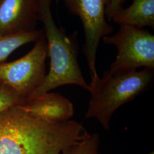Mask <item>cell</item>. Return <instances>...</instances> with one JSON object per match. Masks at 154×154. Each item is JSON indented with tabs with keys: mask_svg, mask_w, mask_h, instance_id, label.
Masks as SVG:
<instances>
[{
	"mask_svg": "<svg viewBox=\"0 0 154 154\" xmlns=\"http://www.w3.org/2000/svg\"><path fill=\"white\" fill-rule=\"evenodd\" d=\"M86 131L79 122L50 123L13 106L0 112V154H61Z\"/></svg>",
	"mask_w": 154,
	"mask_h": 154,
	"instance_id": "obj_1",
	"label": "cell"
},
{
	"mask_svg": "<svg viewBox=\"0 0 154 154\" xmlns=\"http://www.w3.org/2000/svg\"><path fill=\"white\" fill-rule=\"evenodd\" d=\"M51 2L39 0V21L44 25L49 70L29 100L66 85H77L90 91L78 61L79 48L75 35H68L57 25L51 9Z\"/></svg>",
	"mask_w": 154,
	"mask_h": 154,
	"instance_id": "obj_2",
	"label": "cell"
},
{
	"mask_svg": "<svg viewBox=\"0 0 154 154\" xmlns=\"http://www.w3.org/2000/svg\"><path fill=\"white\" fill-rule=\"evenodd\" d=\"M154 79V69L151 68L106 71L102 78L89 84L91 98L85 117L95 118L103 129L108 130L117 109L144 92Z\"/></svg>",
	"mask_w": 154,
	"mask_h": 154,
	"instance_id": "obj_3",
	"label": "cell"
},
{
	"mask_svg": "<svg viewBox=\"0 0 154 154\" xmlns=\"http://www.w3.org/2000/svg\"><path fill=\"white\" fill-rule=\"evenodd\" d=\"M47 58L48 47L44 35L21 58L11 62H0V81L25 103L44 80Z\"/></svg>",
	"mask_w": 154,
	"mask_h": 154,
	"instance_id": "obj_4",
	"label": "cell"
},
{
	"mask_svg": "<svg viewBox=\"0 0 154 154\" xmlns=\"http://www.w3.org/2000/svg\"><path fill=\"white\" fill-rule=\"evenodd\" d=\"M106 44L115 46L118 51L116 60L110 66V72L154 69V35L147 30L121 25L118 31L105 36Z\"/></svg>",
	"mask_w": 154,
	"mask_h": 154,
	"instance_id": "obj_5",
	"label": "cell"
},
{
	"mask_svg": "<svg viewBox=\"0 0 154 154\" xmlns=\"http://www.w3.org/2000/svg\"><path fill=\"white\" fill-rule=\"evenodd\" d=\"M63 1L69 11L78 16L81 20L85 34L83 53L86 58L91 82H93L99 77L96 68L99 42L114 30L106 21V11L110 0Z\"/></svg>",
	"mask_w": 154,
	"mask_h": 154,
	"instance_id": "obj_6",
	"label": "cell"
},
{
	"mask_svg": "<svg viewBox=\"0 0 154 154\" xmlns=\"http://www.w3.org/2000/svg\"><path fill=\"white\" fill-rule=\"evenodd\" d=\"M39 21V0H0V35L34 30Z\"/></svg>",
	"mask_w": 154,
	"mask_h": 154,
	"instance_id": "obj_7",
	"label": "cell"
},
{
	"mask_svg": "<svg viewBox=\"0 0 154 154\" xmlns=\"http://www.w3.org/2000/svg\"><path fill=\"white\" fill-rule=\"evenodd\" d=\"M20 106L32 115L50 123L68 121L74 113L72 102L59 93L48 92Z\"/></svg>",
	"mask_w": 154,
	"mask_h": 154,
	"instance_id": "obj_8",
	"label": "cell"
},
{
	"mask_svg": "<svg viewBox=\"0 0 154 154\" xmlns=\"http://www.w3.org/2000/svg\"><path fill=\"white\" fill-rule=\"evenodd\" d=\"M120 25L154 28V0H132L131 5L121 8L112 18Z\"/></svg>",
	"mask_w": 154,
	"mask_h": 154,
	"instance_id": "obj_9",
	"label": "cell"
},
{
	"mask_svg": "<svg viewBox=\"0 0 154 154\" xmlns=\"http://www.w3.org/2000/svg\"><path fill=\"white\" fill-rule=\"evenodd\" d=\"M44 35V30L39 29L14 35H0V62H5L18 48L32 42L35 43Z\"/></svg>",
	"mask_w": 154,
	"mask_h": 154,
	"instance_id": "obj_10",
	"label": "cell"
},
{
	"mask_svg": "<svg viewBox=\"0 0 154 154\" xmlns=\"http://www.w3.org/2000/svg\"><path fill=\"white\" fill-rule=\"evenodd\" d=\"M99 147V134H90L86 131L82 138L65 149L61 154H100Z\"/></svg>",
	"mask_w": 154,
	"mask_h": 154,
	"instance_id": "obj_11",
	"label": "cell"
},
{
	"mask_svg": "<svg viewBox=\"0 0 154 154\" xmlns=\"http://www.w3.org/2000/svg\"><path fill=\"white\" fill-rule=\"evenodd\" d=\"M23 103V100L20 97L0 81V112Z\"/></svg>",
	"mask_w": 154,
	"mask_h": 154,
	"instance_id": "obj_12",
	"label": "cell"
},
{
	"mask_svg": "<svg viewBox=\"0 0 154 154\" xmlns=\"http://www.w3.org/2000/svg\"><path fill=\"white\" fill-rule=\"evenodd\" d=\"M123 1V0H110V3L107 6L106 11V18L109 20H112L116 12L122 8Z\"/></svg>",
	"mask_w": 154,
	"mask_h": 154,
	"instance_id": "obj_13",
	"label": "cell"
},
{
	"mask_svg": "<svg viewBox=\"0 0 154 154\" xmlns=\"http://www.w3.org/2000/svg\"><path fill=\"white\" fill-rule=\"evenodd\" d=\"M154 154V151H152V152H149V154Z\"/></svg>",
	"mask_w": 154,
	"mask_h": 154,
	"instance_id": "obj_14",
	"label": "cell"
}]
</instances>
